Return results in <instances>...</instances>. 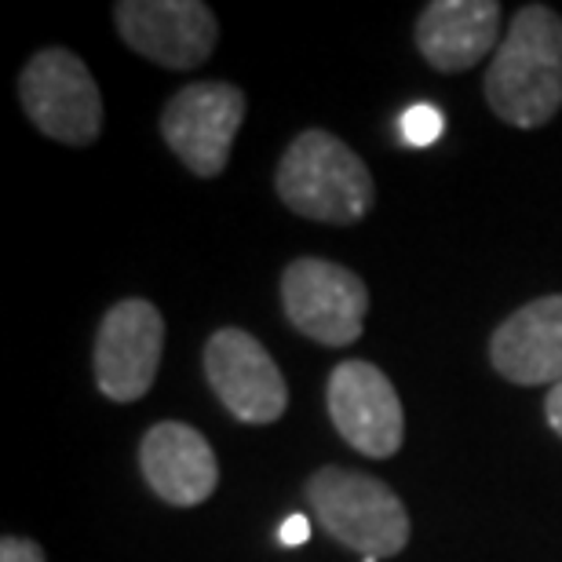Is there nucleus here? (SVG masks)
Instances as JSON below:
<instances>
[{"label": "nucleus", "mask_w": 562, "mask_h": 562, "mask_svg": "<svg viewBox=\"0 0 562 562\" xmlns=\"http://www.w3.org/2000/svg\"><path fill=\"white\" fill-rule=\"evenodd\" d=\"M486 103L515 128H541L562 110V15L526 4L486 70Z\"/></svg>", "instance_id": "obj_1"}, {"label": "nucleus", "mask_w": 562, "mask_h": 562, "mask_svg": "<svg viewBox=\"0 0 562 562\" xmlns=\"http://www.w3.org/2000/svg\"><path fill=\"white\" fill-rule=\"evenodd\" d=\"M274 187L296 216L336 227L366 220L376 198L366 161L325 128H307L289 143L278 161Z\"/></svg>", "instance_id": "obj_2"}, {"label": "nucleus", "mask_w": 562, "mask_h": 562, "mask_svg": "<svg viewBox=\"0 0 562 562\" xmlns=\"http://www.w3.org/2000/svg\"><path fill=\"white\" fill-rule=\"evenodd\" d=\"M307 504L322 530L362 559H391L409 544V512L398 493L351 468H322L307 482Z\"/></svg>", "instance_id": "obj_3"}, {"label": "nucleus", "mask_w": 562, "mask_h": 562, "mask_svg": "<svg viewBox=\"0 0 562 562\" xmlns=\"http://www.w3.org/2000/svg\"><path fill=\"white\" fill-rule=\"evenodd\" d=\"M19 99L48 139L88 146L103 132V95L92 70L70 48H44L22 66Z\"/></svg>", "instance_id": "obj_4"}, {"label": "nucleus", "mask_w": 562, "mask_h": 562, "mask_svg": "<svg viewBox=\"0 0 562 562\" xmlns=\"http://www.w3.org/2000/svg\"><path fill=\"white\" fill-rule=\"evenodd\" d=\"M281 303L292 329L322 347H347L366 329L369 289L347 267L333 260H292L281 274Z\"/></svg>", "instance_id": "obj_5"}, {"label": "nucleus", "mask_w": 562, "mask_h": 562, "mask_svg": "<svg viewBox=\"0 0 562 562\" xmlns=\"http://www.w3.org/2000/svg\"><path fill=\"white\" fill-rule=\"evenodd\" d=\"M249 99L238 85L194 81L168 99L161 110V136L179 161L201 179L223 176L231 146L238 139Z\"/></svg>", "instance_id": "obj_6"}, {"label": "nucleus", "mask_w": 562, "mask_h": 562, "mask_svg": "<svg viewBox=\"0 0 562 562\" xmlns=\"http://www.w3.org/2000/svg\"><path fill=\"white\" fill-rule=\"evenodd\" d=\"M325 406L336 431L362 457L387 460L406 438V413L387 373L373 362H340L329 373Z\"/></svg>", "instance_id": "obj_7"}, {"label": "nucleus", "mask_w": 562, "mask_h": 562, "mask_svg": "<svg viewBox=\"0 0 562 562\" xmlns=\"http://www.w3.org/2000/svg\"><path fill=\"white\" fill-rule=\"evenodd\" d=\"M114 19L132 52L168 70H194L220 44V22L201 0H121Z\"/></svg>", "instance_id": "obj_8"}, {"label": "nucleus", "mask_w": 562, "mask_h": 562, "mask_svg": "<svg viewBox=\"0 0 562 562\" xmlns=\"http://www.w3.org/2000/svg\"><path fill=\"white\" fill-rule=\"evenodd\" d=\"M165 351V322L150 300H121L95 336V384L110 402H139L154 387Z\"/></svg>", "instance_id": "obj_9"}, {"label": "nucleus", "mask_w": 562, "mask_h": 562, "mask_svg": "<svg viewBox=\"0 0 562 562\" xmlns=\"http://www.w3.org/2000/svg\"><path fill=\"white\" fill-rule=\"evenodd\" d=\"M205 376L231 417L241 424H274L289 406V387L278 362L245 329H220L209 336Z\"/></svg>", "instance_id": "obj_10"}, {"label": "nucleus", "mask_w": 562, "mask_h": 562, "mask_svg": "<svg viewBox=\"0 0 562 562\" xmlns=\"http://www.w3.org/2000/svg\"><path fill=\"white\" fill-rule=\"evenodd\" d=\"M143 479L172 508H194L216 493L220 464L209 438L190 424L161 420L139 442Z\"/></svg>", "instance_id": "obj_11"}, {"label": "nucleus", "mask_w": 562, "mask_h": 562, "mask_svg": "<svg viewBox=\"0 0 562 562\" xmlns=\"http://www.w3.org/2000/svg\"><path fill=\"white\" fill-rule=\"evenodd\" d=\"M490 362L512 384H562V296H541L501 322L490 340Z\"/></svg>", "instance_id": "obj_12"}, {"label": "nucleus", "mask_w": 562, "mask_h": 562, "mask_svg": "<svg viewBox=\"0 0 562 562\" xmlns=\"http://www.w3.org/2000/svg\"><path fill=\"white\" fill-rule=\"evenodd\" d=\"M501 37L497 0H435L417 19V48L438 74H464L479 66Z\"/></svg>", "instance_id": "obj_13"}, {"label": "nucleus", "mask_w": 562, "mask_h": 562, "mask_svg": "<svg viewBox=\"0 0 562 562\" xmlns=\"http://www.w3.org/2000/svg\"><path fill=\"white\" fill-rule=\"evenodd\" d=\"M398 128H402V139H406L409 146H431L438 136H442L446 117H442V110H438V106L417 103V106H409L406 114H402Z\"/></svg>", "instance_id": "obj_14"}, {"label": "nucleus", "mask_w": 562, "mask_h": 562, "mask_svg": "<svg viewBox=\"0 0 562 562\" xmlns=\"http://www.w3.org/2000/svg\"><path fill=\"white\" fill-rule=\"evenodd\" d=\"M0 562H44V552L26 537H4L0 541Z\"/></svg>", "instance_id": "obj_15"}, {"label": "nucleus", "mask_w": 562, "mask_h": 562, "mask_svg": "<svg viewBox=\"0 0 562 562\" xmlns=\"http://www.w3.org/2000/svg\"><path fill=\"white\" fill-rule=\"evenodd\" d=\"M278 541L285 548H296L303 541H311V519H307V515H289V519L281 522V530H278Z\"/></svg>", "instance_id": "obj_16"}, {"label": "nucleus", "mask_w": 562, "mask_h": 562, "mask_svg": "<svg viewBox=\"0 0 562 562\" xmlns=\"http://www.w3.org/2000/svg\"><path fill=\"white\" fill-rule=\"evenodd\" d=\"M544 413H548V424H552V431L562 438V384H555L552 391H548V398H544Z\"/></svg>", "instance_id": "obj_17"}]
</instances>
